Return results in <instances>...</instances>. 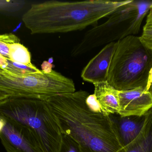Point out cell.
<instances>
[{
	"instance_id": "9",
	"label": "cell",
	"mask_w": 152,
	"mask_h": 152,
	"mask_svg": "<svg viewBox=\"0 0 152 152\" xmlns=\"http://www.w3.org/2000/svg\"><path fill=\"white\" fill-rule=\"evenodd\" d=\"M110 116L122 147L129 144L138 136L146 118V114L141 116H122L114 114Z\"/></svg>"
},
{
	"instance_id": "18",
	"label": "cell",
	"mask_w": 152,
	"mask_h": 152,
	"mask_svg": "<svg viewBox=\"0 0 152 152\" xmlns=\"http://www.w3.org/2000/svg\"><path fill=\"white\" fill-rule=\"evenodd\" d=\"M86 103L88 108L96 112L103 113L101 106L95 95H89L86 99Z\"/></svg>"
},
{
	"instance_id": "14",
	"label": "cell",
	"mask_w": 152,
	"mask_h": 152,
	"mask_svg": "<svg viewBox=\"0 0 152 152\" xmlns=\"http://www.w3.org/2000/svg\"><path fill=\"white\" fill-rule=\"evenodd\" d=\"M139 38L142 43L152 51V6L148 12L142 33Z\"/></svg>"
},
{
	"instance_id": "21",
	"label": "cell",
	"mask_w": 152,
	"mask_h": 152,
	"mask_svg": "<svg viewBox=\"0 0 152 152\" xmlns=\"http://www.w3.org/2000/svg\"><path fill=\"white\" fill-rule=\"evenodd\" d=\"M10 97L9 95L0 91V101Z\"/></svg>"
},
{
	"instance_id": "11",
	"label": "cell",
	"mask_w": 152,
	"mask_h": 152,
	"mask_svg": "<svg viewBox=\"0 0 152 152\" xmlns=\"http://www.w3.org/2000/svg\"><path fill=\"white\" fill-rule=\"evenodd\" d=\"M117 152H152V108L146 113L144 125L138 136Z\"/></svg>"
},
{
	"instance_id": "6",
	"label": "cell",
	"mask_w": 152,
	"mask_h": 152,
	"mask_svg": "<svg viewBox=\"0 0 152 152\" xmlns=\"http://www.w3.org/2000/svg\"><path fill=\"white\" fill-rule=\"evenodd\" d=\"M1 117L4 125L0 132V140L7 152H43L29 130Z\"/></svg>"
},
{
	"instance_id": "23",
	"label": "cell",
	"mask_w": 152,
	"mask_h": 152,
	"mask_svg": "<svg viewBox=\"0 0 152 152\" xmlns=\"http://www.w3.org/2000/svg\"><path fill=\"white\" fill-rule=\"evenodd\" d=\"M148 91L151 93L152 94V79L151 81V84H150V87H149V89Z\"/></svg>"
},
{
	"instance_id": "5",
	"label": "cell",
	"mask_w": 152,
	"mask_h": 152,
	"mask_svg": "<svg viewBox=\"0 0 152 152\" xmlns=\"http://www.w3.org/2000/svg\"><path fill=\"white\" fill-rule=\"evenodd\" d=\"M74 81L53 70L50 72L19 75L0 68V91L10 97L45 101L75 91Z\"/></svg>"
},
{
	"instance_id": "12",
	"label": "cell",
	"mask_w": 152,
	"mask_h": 152,
	"mask_svg": "<svg viewBox=\"0 0 152 152\" xmlns=\"http://www.w3.org/2000/svg\"><path fill=\"white\" fill-rule=\"evenodd\" d=\"M8 59L28 66L33 65L31 63V54L29 51L20 43L10 45Z\"/></svg>"
},
{
	"instance_id": "4",
	"label": "cell",
	"mask_w": 152,
	"mask_h": 152,
	"mask_svg": "<svg viewBox=\"0 0 152 152\" xmlns=\"http://www.w3.org/2000/svg\"><path fill=\"white\" fill-rule=\"evenodd\" d=\"M152 71V51L139 37L129 36L118 41L107 81L119 91L138 88L148 90Z\"/></svg>"
},
{
	"instance_id": "19",
	"label": "cell",
	"mask_w": 152,
	"mask_h": 152,
	"mask_svg": "<svg viewBox=\"0 0 152 152\" xmlns=\"http://www.w3.org/2000/svg\"><path fill=\"white\" fill-rule=\"evenodd\" d=\"M41 67L42 71L45 73H49L53 70L52 65L51 63L46 61L43 62Z\"/></svg>"
},
{
	"instance_id": "10",
	"label": "cell",
	"mask_w": 152,
	"mask_h": 152,
	"mask_svg": "<svg viewBox=\"0 0 152 152\" xmlns=\"http://www.w3.org/2000/svg\"><path fill=\"white\" fill-rule=\"evenodd\" d=\"M94 94L101 106L103 113L107 116L118 114L120 111L119 92L107 81L94 84Z\"/></svg>"
},
{
	"instance_id": "22",
	"label": "cell",
	"mask_w": 152,
	"mask_h": 152,
	"mask_svg": "<svg viewBox=\"0 0 152 152\" xmlns=\"http://www.w3.org/2000/svg\"><path fill=\"white\" fill-rule=\"evenodd\" d=\"M4 125V121L3 119L0 117V132L1 131L2 129L3 128Z\"/></svg>"
},
{
	"instance_id": "7",
	"label": "cell",
	"mask_w": 152,
	"mask_h": 152,
	"mask_svg": "<svg viewBox=\"0 0 152 152\" xmlns=\"http://www.w3.org/2000/svg\"><path fill=\"white\" fill-rule=\"evenodd\" d=\"M117 45L118 42L108 44L90 60L81 72L84 81L93 84L107 81L109 68Z\"/></svg>"
},
{
	"instance_id": "17",
	"label": "cell",
	"mask_w": 152,
	"mask_h": 152,
	"mask_svg": "<svg viewBox=\"0 0 152 152\" xmlns=\"http://www.w3.org/2000/svg\"><path fill=\"white\" fill-rule=\"evenodd\" d=\"M25 4L23 1H0V12H14L21 10Z\"/></svg>"
},
{
	"instance_id": "15",
	"label": "cell",
	"mask_w": 152,
	"mask_h": 152,
	"mask_svg": "<svg viewBox=\"0 0 152 152\" xmlns=\"http://www.w3.org/2000/svg\"><path fill=\"white\" fill-rule=\"evenodd\" d=\"M20 43V39L14 34L0 35V54L8 59L10 45Z\"/></svg>"
},
{
	"instance_id": "13",
	"label": "cell",
	"mask_w": 152,
	"mask_h": 152,
	"mask_svg": "<svg viewBox=\"0 0 152 152\" xmlns=\"http://www.w3.org/2000/svg\"><path fill=\"white\" fill-rule=\"evenodd\" d=\"M1 68L13 74L19 75L41 73L42 72V70L38 69L34 65L28 66L22 63L14 62L9 59H7L6 66Z\"/></svg>"
},
{
	"instance_id": "1",
	"label": "cell",
	"mask_w": 152,
	"mask_h": 152,
	"mask_svg": "<svg viewBox=\"0 0 152 152\" xmlns=\"http://www.w3.org/2000/svg\"><path fill=\"white\" fill-rule=\"evenodd\" d=\"M85 91L59 95L45 101L61 133L72 137L84 152H117L122 146L110 116L91 110Z\"/></svg>"
},
{
	"instance_id": "20",
	"label": "cell",
	"mask_w": 152,
	"mask_h": 152,
	"mask_svg": "<svg viewBox=\"0 0 152 152\" xmlns=\"http://www.w3.org/2000/svg\"><path fill=\"white\" fill-rule=\"evenodd\" d=\"M7 64V59L0 54V68H3Z\"/></svg>"
},
{
	"instance_id": "3",
	"label": "cell",
	"mask_w": 152,
	"mask_h": 152,
	"mask_svg": "<svg viewBox=\"0 0 152 152\" xmlns=\"http://www.w3.org/2000/svg\"><path fill=\"white\" fill-rule=\"evenodd\" d=\"M0 117L29 130L43 152H58L62 133L45 101L9 97L0 101Z\"/></svg>"
},
{
	"instance_id": "8",
	"label": "cell",
	"mask_w": 152,
	"mask_h": 152,
	"mask_svg": "<svg viewBox=\"0 0 152 152\" xmlns=\"http://www.w3.org/2000/svg\"><path fill=\"white\" fill-rule=\"evenodd\" d=\"M119 98L121 116H142L152 108V94L147 89L119 91Z\"/></svg>"
},
{
	"instance_id": "16",
	"label": "cell",
	"mask_w": 152,
	"mask_h": 152,
	"mask_svg": "<svg viewBox=\"0 0 152 152\" xmlns=\"http://www.w3.org/2000/svg\"><path fill=\"white\" fill-rule=\"evenodd\" d=\"M58 152H84L80 145L72 137L62 134Z\"/></svg>"
},
{
	"instance_id": "2",
	"label": "cell",
	"mask_w": 152,
	"mask_h": 152,
	"mask_svg": "<svg viewBox=\"0 0 152 152\" xmlns=\"http://www.w3.org/2000/svg\"><path fill=\"white\" fill-rule=\"evenodd\" d=\"M130 1H47L32 4L22 21L32 35L67 33L94 25Z\"/></svg>"
}]
</instances>
